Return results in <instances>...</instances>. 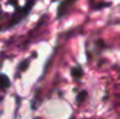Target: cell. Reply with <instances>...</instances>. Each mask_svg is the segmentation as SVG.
I'll list each match as a JSON object with an SVG mask.
<instances>
[{
	"instance_id": "cell-1",
	"label": "cell",
	"mask_w": 120,
	"mask_h": 119,
	"mask_svg": "<svg viewBox=\"0 0 120 119\" xmlns=\"http://www.w3.org/2000/svg\"><path fill=\"white\" fill-rule=\"evenodd\" d=\"M75 2H76V0H63V1L60 4V6H58V9H57V18H58V19L63 18Z\"/></svg>"
},
{
	"instance_id": "cell-3",
	"label": "cell",
	"mask_w": 120,
	"mask_h": 119,
	"mask_svg": "<svg viewBox=\"0 0 120 119\" xmlns=\"http://www.w3.org/2000/svg\"><path fill=\"white\" fill-rule=\"evenodd\" d=\"M86 96V92L85 91H83V92H80L79 95H78V97H77V100H78V103H82L83 102V99H84V97Z\"/></svg>"
},
{
	"instance_id": "cell-2",
	"label": "cell",
	"mask_w": 120,
	"mask_h": 119,
	"mask_svg": "<svg viewBox=\"0 0 120 119\" xmlns=\"http://www.w3.org/2000/svg\"><path fill=\"white\" fill-rule=\"evenodd\" d=\"M82 75H83V70H82V68H80V67L77 65L76 68H74V69H72V76H74V77L79 78Z\"/></svg>"
}]
</instances>
